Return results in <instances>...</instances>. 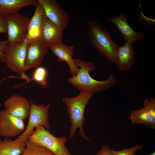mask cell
Returning <instances> with one entry per match:
<instances>
[{
  "label": "cell",
  "instance_id": "1",
  "mask_svg": "<svg viewBox=\"0 0 155 155\" xmlns=\"http://www.w3.org/2000/svg\"><path fill=\"white\" fill-rule=\"evenodd\" d=\"M73 60L76 65L80 68L77 75L68 78V81L80 92L89 90L99 92L109 89L116 83V79L111 73L108 79L103 81L93 79L89 74L90 71L95 69L93 63L79 58Z\"/></svg>",
  "mask_w": 155,
  "mask_h": 155
},
{
  "label": "cell",
  "instance_id": "2",
  "mask_svg": "<svg viewBox=\"0 0 155 155\" xmlns=\"http://www.w3.org/2000/svg\"><path fill=\"white\" fill-rule=\"evenodd\" d=\"M95 93L92 91L86 90L81 92L78 95L73 98H63L62 100L67 107L71 124L68 141L74 137L77 129H79L80 135L85 140L89 141L83 130V124L85 120L84 113L88 102Z\"/></svg>",
  "mask_w": 155,
  "mask_h": 155
},
{
  "label": "cell",
  "instance_id": "3",
  "mask_svg": "<svg viewBox=\"0 0 155 155\" xmlns=\"http://www.w3.org/2000/svg\"><path fill=\"white\" fill-rule=\"evenodd\" d=\"M87 26L88 35L92 44L100 53L117 65L116 54L119 46L110 34L93 20H89Z\"/></svg>",
  "mask_w": 155,
  "mask_h": 155
},
{
  "label": "cell",
  "instance_id": "4",
  "mask_svg": "<svg viewBox=\"0 0 155 155\" xmlns=\"http://www.w3.org/2000/svg\"><path fill=\"white\" fill-rule=\"evenodd\" d=\"M30 42L26 36L7 45L5 52V63L11 70L26 81L30 78L25 73V62L27 47Z\"/></svg>",
  "mask_w": 155,
  "mask_h": 155
},
{
  "label": "cell",
  "instance_id": "5",
  "mask_svg": "<svg viewBox=\"0 0 155 155\" xmlns=\"http://www.w3.org/2000/svg\"><path fill=\"white\" fill-rule=\"evenodd\" d=\"M28 140L49 150L55 155H71L65 144L68 141L67 137H57L43 126L37 127Z\"/></svg>",
  "mask_w": 155,
  "mask_h": 155
},
{
  "label": "cell",
  "instance_id": "6",
  "mask_svg": "<svg viewBox=\"0 0 155 155\" xmlns=\"http://www.w3.org/2000/svg\"><path fill=\"white\" fill-rule=\"evenodd\" d=\"M29 100L30 106L28 124L24 131L17 138L24 142L28 140L34 132V129L38 126H42L47 130L51 131L49 120V112L51 104H36L33 103L30 98Z\"/></svg>",
  "mask_w": 155,
  "mask_h": 155
},
{
  "label": "cell",
  "instance_id": "7",
  "mask_svg": "<svg viewBox=\"0 0 155 155\" xmlns=\"http://www.w3.org/2000/svg\"><path fill=\"white\" fill-rule=\"evenodd\" d=\"M4 17L7 26L8 45L26 36L30 20L28 16L18 12Z\"/></svg>",
  "mask_w": 155,
  "mask_h": 155
},
{
  "label": "cell",
  "instance_id": "8",
  "mask_svg": "<svg viewBox=\"0 0 155 155\" xmlns=\"http://www.w3.org/2000/svg\"><path fill=\"white\" fill-rule=\"evenodd\" d=\"M143 107L132 111L129 119L132 124H143L151 129L155 128V98H147L143 103Z\"/></svg>",
  "mask_w": 155,
  "mask_h": 155
},
{
  "label": "cell",
  "instance_id": "9",
  "mask_svg": "<svg viewBox=\"0 0 155 155\" xmlns=\"http://www.w3.org/2000/svg\"><path fill=\"white\" fill-rule=\"evenodd\" d=\"M42 6L46 18L63 30L68 25L70 17L55 0H38Z\"/></svg>",
  "mask_w": 155,
  "mask_h": 155
},
{
  "label": "cell",
  "instance_id": "10",
  "mask_svg": "<svg viewBox=\"0 0 155 155\" xmlns=\"http://www.w3.org/2000/svg\"><path fill=\"white\" fill-rule=\"evenodd\" d=\"M48 47L39 37L29 43L27 47L25 62L26 71L40 66L47 54Z\"/></svg>",
  "mask_w": 155,
  "mask_h": 155
},
{
  "label": "cell",
  "instance_id": "11",
  "mask_svg": "<svg viewBox=\"0 0 155 155\" xmlns=\"http://www.w3.org/2000/svg\"><path fill=\"white\" fill-rule=\"evenodd\" d=\"M25 129L24 120L11 115L5 110L0 112V136L15 137L22 133Z\"/></svg>",
  "mask_w": 155,
  "mask_h": 155
},
{
  "label": "cell",
  "instance_id": "12",
  "mask_svg": "<svg viewBox=\"0 0 155 155\" xmlns=\"http://www.w3.org/2000/svg\"><path fill=\"white\" fill-rule=\"evenodd\" d=\"M30 106L29 100L17 95H12L4 102L5 110L7 112L24 121L28 118Z\"/></svg>",
  "mask_w": 155,
  "mask_h": 155
},
{
  "label": "cell",
  "instance_id": "13",
  "mask_svg": "<svg viewBox=\"0 0 155 155\" xmlns=\"http://www.w3.org/2000/svg\"><path fill=\"white\" fill-rule=\"evenodd\" d=\"M107 19L117 28L122 35L125 43L132 44L135 41L142 40L144 38L145 34L134 30L129 26L127 18L122 12L116 17L108 18Z\"/></svg>",
  "mask_w": 155,
  "mask_h": 155
},
{
  "label": "cell",
  "instance_id": "14",
  "mask_svg": "<svg viewBox=\"0 0 155 155\" xmlns=\"http://www.w3.org/2000/svg\"><path fill=\"white\" fill-rule=\"evenodd\" d=\"M48 47L57 58V61H64L68 65L72 76L76 75L79 69L72 58L74 54L73 47L64 44L63 42L52 44Z\"/></svg>",
  "mask_w": 155,
  "mask_h": 155
},
{
  "label": "cell",
  "instance_id": "15",
  "mask_svg": "<svg viewBox=\"0 0 155 155\" xmlns=\"http://www.w3.org/2000/svg\"><path fill=\"white\" fill-rule=\"evenodd\" d=\"M63 31L45 16L39 37L48 47L54 43L62 42Z\"/></svg>",
  "mask_w": 155,
  "mask_h": 155
},
{
  "label": "cell",
  "instance_id": "16",
  "mask_svg": "<svg viewBox=\"0 0 155 155\" xmlns=\"http://www.w3.org/2000/svg\"><path fill=\"white\" fill-rule=\"evenodd\" d=\"M135 55L132 44L125 43L122 46H119L116 57L119 71H128L131 69L135 62Z\"/></svg>",
  "mask_w": 155,
  "mask_h": 155
},
{
  "label": "cell",
  "instance_id": "17",
  "mask_svg": "<svg viewBox=\"0 0 155 155\" xmlns=\"http://www.w3.org/2000/svg\"><path fill=\"white\" fill-rule=\"evenodd\" d=\"M34 6L35 12L30 19L26 35L30 42L39 37L45 16L44 9L38 0Z\"/></svg>",
  "mask_w": 155,
  "mask_h": 155
},
{
  "label": "cell",
  "instance_id": "18",
  "mask_svg": "<svg viewBox=\"0 0 155 155\" xmlns=\"http://www.w3.org/2000/svg\"><path fill=\"white\" fill-rule=\"evenodd\" d=\"M37 1V0H0V15L4 16L19 12L22 7L34 6Z\"/></svg>",
  "mask_w": 155,
  "mask_h": 155
},
{
  "label": "cell",
  "instance_id": "19",
  "mask_svg": "<svg viewBox=\"0 0 155 155\" xmlns=\"http://www.w3.org/2000/svg\"><path fill=\"white\" fill-rule=\"evenodd\" d=\"M26 142L17 138L14 140L9 137L0 139V155H20L26 148Z\"/></svg>",
  "mask_w": 155,
  "mask_h": 155
},
{
  "label": "cell",
  "instance_id": "20",
  "mask_svg": "<svg viewBox=\"0 0 155 155\" xmlns=\"http://www.w3.org/2000/svg\"><path fill=\"white\" fill-rule=\"evenodd\" d=\"M26 148L20 155H55L46 148L30 141L26 142Z\"/></svg>",
  "mask_w": 155,
  "mask_h": 155
},
{
  "label": "cell",
  "instance_id": "21",
  "mask_svg": "<svg viewBox=\"0 0 155 155\" xmlns=\"http://www.w3.org/2000/svg\"><path fill=\"white\" fill-rule=\"evenodd\" d=\"M47 71L46 68L42 66L36 67L33 73L32 80L43 86L47 84Z\"/></svg>",
  "mask_w": 155,
  "mask_h": 155
},
{
  "label": "cell",
  "instance_id": "22",
  "mask_svg": "<svg viewBox=\"0 0 155 155\" xmlns=\"http://www.w3.org/2000/svg\"><path fill=\"white\" fill-rule=\"evenodd\" d=\"M144 144H137L130 148H125L122 150L117 151L110 148L111 155H133L138 150L142 149Z\"/></svg>",
  "mask_w": 155,
  "mask_h": 155
},
{
  "label": "cell",
  "instance_id": "23",
  "mask_svg": "<svg viewBox=\"0 0 155 155\" xmlns=\"http://www.w3.org/2000/svg\"><path fill=\"white\" fill-rule=\"evenodd\" d=\"M7 45V40L0 41V61L2 63H5V52Z\"/></svg>",
  "mask_w": 155,
  "mask_h": 155
},
{
  "label": "cell",
  "instance_id": "24",
  "mask_svg": "<svg viewBox=\"0 0 155 155\" xmlns=\"http://www.w3.org/2000/svg\"><path fill=\"white\" fill-rule=\"evenodd\" d=\"M96 155H111L110 148L107 145H103Z\"/></svg>",
  "mask_w": 155,
  "mask_h": 155
},
{
  "label": "cell",
  "instance_id": "25",
  "mask_svg": "<svg viewBox=\"0 0 155 155\" xmlns=\"http://www.w3.org/2000/svg\"><path fill=\"white\" fill-rule=\"evenodd\" d=\"M7 32V26L5 18L0 15V33H6Z\"/></svg>",
  "mask_w": 155,
  "mask_h": 155
},
{
  "label": "cell",
  "instance_id": "26",
  "mask_svg": "<svg viewBox=\"0 0 155 155\" xmlns=\"http://www.w3.org/2000/svg\"><path fill=\"white\" fill-rule=\"evenodd\" d=\"M147 155H155V151H153L152 152V153L148 154Z\"/></svg>",
  "mask_w": 155,
  "mask_h": 155
}]
</instances>
